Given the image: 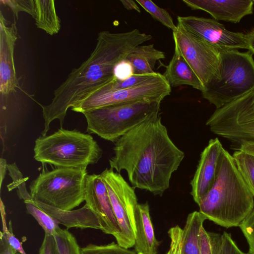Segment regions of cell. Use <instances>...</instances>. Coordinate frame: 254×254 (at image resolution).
<instances>
[{"instance_id": "6da1fadb", "label": "cell", "mask_w": 254, "mask_h": 254, "mask_svg": "<svg viewBox=\"0 0 254 254\" xmlns=\"http://www.w3.org/2000/svg\"><path fill=\"white\" fill-rule=\"evenodd\" d=\"M110 168L126 171L133 188L162 196L173 173L185 157L169 136L159 112L136 126L115 142Z\"/></svg>"}, {"instance_id": "7a4b0ae2", "label": "cell", "mask_w": 254, "mask_h": 254, "mask_svg": "<svg viewBox=\"0 0 254 254\" xmlns=\"http://www.w3.org/2000/svg\"><path fill=\"white\" fill-rule=\"evenodd\" d=\"M150 34L134 29L124 32L100 31L94 49L88 58L74 68L54 92L48 105H40L44 119L42 136H46L54 120L62 128L68 109L115 79L117 64L125 60L136 46L151 40Z\"/></svg>"}, {"instance_id": "3957f363", "label": "cell", "mask_w": 254, "mask_h": 254, "mask_svg": "<svg viewBox=\"0 0 254 254\" xmlns=\"http://www.w3.org/2000/svg\"><path fill=\"white\" fill-rule=\"evenodd\" d=\"M198 205L207 219L226 228L239 226L254 209V196L224 148L214 183Z\"/></svg>"}, {"instance_id": "277c9868", "label": "cell", "mask_w": 254, "mask_h": 254, "mask_svg": "<svg viewBox=\"0 0 254 254\" xmlns=\"http://www.w3.org/2000/svg\"><path fill=\"white\" fill-rule=\"evenodd\" d=\"M34 152L36 161L56 168H87L97 163L103 154L89 134L63 128L37 138Z\"/></svg>"}, {"instance_id": "5b68a950", "label": "cell", "mask_w": 254, "mask_h": 254, "mask_svg": "<svg viewBox=\"0 0 254 254\" xmlns=\"http://www.w3.org/2000/svg\"><path fill=\"white\" fill-rule=\"evenodd\" d=\"M254 90V60L249 51H221L216 72L201 91L219 109Z\"/></svg>"}, {"instance_id": "8992f818", "label": "cell", "mask_w": 254, "mask_h": 254, "mask_svg": "<svg viewBox=\"0 0 254 254\" xmlns=\"http://www.w3.org/2000/svg\"><path fill=\"white\" fill-rule=\"evenodd\" d=\"M87 168H56L43 171L30 183L32 198L64 210L85 201Z\"/></svg>"}, {"instance_id": "52a82bcc", "label": "cell", "mask_w": 254, "mask_h": 254, "mask_svg": "<svg viewBox=\"0 0 254 254\" xmlns=\"http://www.w3.org/2000/svg\"><path fill=\"white\" fill-rule=\"evenodd\" d=\"M160 102L140 101L104 107L83 114L87 131L115 142L132 128L160 112Z\"/></svg>"}, {"instance_id": "ba28073f", "label": "cell", "mask_w": 254, "mask_h": 254, "mask_svg": "<svg viewBox=\"0 0 254 254\" xmlns=\"http://www.w3.org/2000/svg\"><path fill=\"white\" fill-rule=\"evenodd\" d=\"M171 87L164 75L156 72L147 81L136 86L111 91L97 90L76 103L71 110L83 114L96 109L140 101H161L170 94Z\"/></svg>"}, {"instance_id": "9c48e42d", "label": "cell", "mask_w": 254, "mask_h": 254, "mask_svg": "<svg viewBox=\"0 0 254 254\" xmlns=\"http://www.w3.org/2000/svg\"><path fill=\"white\" fill-rule=\"evenodd\" d=\"M254 91L216 109L206 123L210 131L238 145L254 140Z\"/></svg>"}, {"instance_id": "30bf717a", "label": "cell", "mask_w": 254, "mask_h": 254, "mask_svg": "<svg viewBox=\"0 0 254 254\" xmlns=\"http://www.w3.org/2000/svg\"><path fill=\"white\" fill-rule=\"evenodd\" d=\"M100 175L121 229L120 236L116 240L117 244L127 249L130 248L135 244V213L138 204L134 188L112 169L106 168Z\"/></svg>"}, {"instance_id": "8fae6325", "label": "cell", "mask_w": 254, "mask_h": 254, "mask_svg": "<svg viewBox=\"0 0 254 254\" xmlns=\"http://www.w3.org/2000/svg\"><path fill=\"white\" fill-rule=\"evenodd\" d=\"M173 37L175 50L186 61L204 87L217 71L221 51L178 24Z\"/></svg>"}, {"instance_id": "7c38bea8", "label": "cell", "mask_w": 254, "mask_h": 254, "mask_svg": "<svg viewBox=\"0 0 254 254\" xmlns=\"http://www.w3.org/2000/svg\"><path fill=\"white\" fill-rule=\"evenodd\" d=\"M178 25L221 51L247 49L246 34L227 30L214 19L195 16L177 17Z\"/></svg>"}, {"instance_id": "4fadbf2b", "label": "cell", "mask_w": 254, "mask_h": 254, "mask_svg": "<svg viewBox=\"0 0 254 254\" xmlns=\"http://www.w3.org/2000/svg\"><path fill=\"white\" fill-rule=\"evenodd\" d=\"M26 178L23 177L15 179L12 183L13 189H17V194L24 202L33 204L52 217L57 222L65 226L67 229L77 228L80 229L93 228L102 231L103 227L97 215L86 204L76 210H64L55 208L33 199L27 190Z\"/></svg>"}, {"instance_id": "5bb4252c", "label": "cell", "mask_w": 254, "mask_h": 254, "mask_svg": "<svg viewBox=\"0 0 254 254\" xmlns=\"http://www.w3.org/2000/svg\"><path fill=\"white\" fill-rule=\"evenodd\" d=\"M85 201L100 219L102 232L113 235L117 240L121 229L114 214L108 192L101 175H87Z\"/></svg>"}, {"instance_id": "9a60e30c", "label": "cell", "mask_w": 254, "mask_h": 254, "mask_svg": "<svg viewBox=\"0 0 254 254\" xmlns=\"http://www.w3.org/2000/svg\"><path fill=\"white\" fill-rule=\"evenodd\" d=\"M223 148L220 140L216 137L210 139L201 153L196 170L190 182V194L197 204L214 183Z\"/></svg>"}, {"instance_id": "2e32d148", "label": "cell", "mask_w": 254, "mask_h": 254, "mask_svg": "<svg viewBox=\"0 0 254 254\" xmlns=\"http://www.w3.org/2000/svg\"><path fill=\"white\" fill-rule=\"evenodd\" d=\"M0 14V92L6 95L15 90L17 78L14 63V49L17 39L15 23L7 25Z\"/></svg>"}, {"instance_id": "e0dca14e", "label": "cell", "mask_w": 254, "mask_h": 254, "mask_svg": "<svg viewBox=\"0 0 254 254\" xmlns=\"http://www.w3.org/2000/svg\"><path fill=\"white\" fill-rule=\"evenodd\" d=\"M183 2L192 10L208 13L217 21L239 23L254 11L252 0H183Z\"/></svg>"}, {"instance_id": "ac0fdd59", "label": "cell", "mask_w": 254, "mask_h": 254, "mask_svg": "<svg viewBox=\"0 0 254 254\" xmlns=\"http://www.w3.org/2000/svg\"><path fill=\"white\" fill-rule=\"evenodd\" d=\"M135 251L137 254H157L159 242L155 236L147 202L138 204L135 213Z\"/></svg>"}, {"instance_id": "d6986e66", "label": "cell", "mask_w": 254, "mask_h": 254, "mask_svg": "<svg viewBox=\"0 0 254 254\" xmlns=\"http://www.w3.org/2000/svg\"><path fill=\"white\" fill-rule=\"evenodd\" d=\"M172 87L189 85L202 91L204 87L192 69L176 50L163 74Z\"/></svg>"}, {"instance_id": "ffe728a7", "label": "cell", "mask_w": 254, "mask_h": 254, "mask_svg": "<svg viewBox=\"0 0 254 254\" xmlns=\"http://www.w3.org/2000/svg\"><path fill=\"white\" fill-rule=\"evenodd\" d=\"M165 58V54L156 49L153 44L139 45L127 55L126 60L132 64L134 74H152L156 62Z\"/></svg>"}, {"instance_id": "44dd1931", "label": "cell", "mask_w": 254, "mask_h": 254, "mask_svg": "<svg viewBox=\"0 0 254 254\" xmlns=\"http://www.w3.org/2000/svg\"><path fill=\"white\" fill-rule=\"evenodd\" d=\"M32 16L37 27L50 35L58 33L61 29L54 0H33Z\"/></svg>"}, {"instance_id": "7402d4cb", "label": "cell", "mask_w": 254, "mask_h": 254, "mask_svg": "<svg viewBox=\"0 0 254 254\" xmlns=\"http://www.w3.org/2000/svg\"><path fill=\"white\" fill-rule=\"evenodd\" d=\"M232 157L238 171L254 196V140L241 142Z\"/></svg>"}, {"instance_id": "603a6c76", "label": "cell", "mask_w": 254, "mask_h": 254, "mask_svg": "<svg viewBox=\"0 0 254 254\" xmlns=\"http://www.w3.org/2000/svg\"><path fill=\"white\" fill-rule=\"evenodd\" d=\"M206 219L199 211L188 215L183 229L182 254H200V232Z\"/></svg>"}, {"instance_id": "cb8c5ba5", "label": "cell", "mask_w": 254, "mask_h": 254, "mask_svg": "<svg viewBox=\"0 0 254 254\" xmlns=\"http://www.w3.org/2000/svg\"><path fill=\"white\" fill-rule=\"evenodd\" d=\"M53 237L56 254H81L76 238L67 229L59 227Z\"/></svg>"}, {"instance_id": "d4e9b609", "label": "cell", "mask_w": 254, "mask_h": 254, "mask_svg": "<svg viewBox=\"0 0 254 254\" xmlns=\"http://www.w3.org/2000/svg\"><path fill=\"white\" fill-rule=\"evenodd\" d=\"M27 212L32 215L45 231V234L52 235L60 227L59 223L52 217L33 204L24 202Z\"/></svg>"}, {"instance_id": "484cf974", "label": "cell", "mask_w": 254, "mask_h": 254, "mask_svg": "<svg viewBox=\"0 0 254 254\" xmlns=\"http://www.w3.org/2000/svg\"><path fill=\"white\" fill-rule=\"evenodd\" d=\"M136 1L149 13L151 16L167 28L175 31L177 26L173 20L165 9L162 8L150 0H136Z\"/></svg>"}, {"instance_id": "4316f807", "label": "cell", "mask_w": 254, "mask_h": 254, "mask_svg": "<svg viewBox=\"0 0 254 254\" xmlns=\"http://www.w3.org/2000/svg\"><path fill=\"white\" fill-rule=\"evenodd\" d=\"M221 235L207 231L203 227L199 236L200 254H220Z\"/></svg>"}, {"instance_id": "83f0119b", "label": "cell", "mask_w": 254, "mask_h": 254, "mask_svg": "<svg viewBox=\"0 0 254 254\" xmlns=\"http://www.w3.org/2000/svg\"><path fill=\"white\" fill-rule=\"evenodd\" d=\"M156 73V72L152 74H133L124 80H118L115 78L98 90L111 91L130 88L147 81L153 77Z\"/></svg>"}, {"instance_id": "f1b7e54d", "label": "cell", "mask_w": 254, "mask_h": 254, "mask_svg": "<svg viewBox=\"0 0 254 254\" xmlns=\"http://www.w3.org/2000/svg\"><path fill=\"white\" fill-rule=\"evenodd\" d=\"M81 254H137L135 251L124 248L114 242L103 245L89 244L81 248Z\"/></svg>"}, {"instance_id": "f546056e", "label": "cell", "mask_w": 254, "mask_h": 254, "mask_svg": "<svg viewBox=\"0 0 254 254\" xmlns=\"http://www.w3.org/2000/svg\"><path fill=\"white\" fill-rule=\"evenodd\" d=\"M249 246L248 254H254V209L239 226Z\"/></svg>"}, {"instance_id": "4dcf8cb0", "label": "cell", "mask_w": 254, "mask_h": 254, "mask_svg": "<svg viewBox=\"0 0 254 254\" xmlns=\"http://www.w3.org/2000/svg\"><path fill=\"white\" fill-rule=\"evenodd\" d=\"M0 211L2 225V232L4 233L9 245L20 254H26L24 251L21 243L13 235L10 222L9 227L7 228L5 220L4 206L0 199Z\"/></svg>"}, {"instance_id": "1f68e13d", "label": "cell", "mask_w": 254, "mask_h": 254, "mask_svg": "<svg viewBox=\"0 0 254 254\" xmlns=\"http://www.w3.org/2000/svg\"><path fill=\"white\" fill-rule=\"evenodd\" d=\"M168 233L170 239V244L166 254H182L183 229L177 225L171 227Z\"/></svg>"}, {"instance_id": "d6a6232c", "label": "cell", "mask_w": 254, "mask_h": 254, "mask_svg": "<svg viewBox=\"0 0 254 254\" xmlns=\"http://www.w3.org/2000/svg\"><path fill=\"white\" fill-rule=\"evenodd\" d=\"M0 1L9 7L16 16L20 11L27 12L31 16L33 14V0H8Z\"/></svg>"}, {"instance_id": "836d02e7", "label": "cell", "mask_w": 254, "mask_h": 254, "mask_svg": "<svg viewBox=\"0 0 254 254\" xmlns=\"http://www.w3.org/2000/svg\"><path fill=\"white\" fill-rule=\"evenodd\" d=\"M221 238L220 254H248L238 248L230 234L224 232L221 235Z\"/></svg>"}, {"instance_id": "e575fe53", "label": "cell", "mask_w": 254, "mask_h": 254, "mask_svg": "<svg viewBox=\"0 0 254 254\" xmlns=\"http://www.w3.org/2000/svg\"><path fill=\"white\" fill-rule=\"evenodd\" d=\"M133 74V66L126 59L118 63L115 67L114 75L116 79L124 80Z\"/></svg>"}, {"instance_id": "d590c367", "label": "cell", "mask_w": 254, "mask_h": 254, "mask_svg": "<svg viewBox=\"0 0 254 254\" xmlns=\"http://www.w3.org/2000/svg\"><path fill=\"white\" fill-rule=\"evenodd\" d=\"M39 253L40 254H56L53 236L45 234Z\"/></svg>"}, {"instance_id": "8d00e7d4", "label": "cell", "mask_w": 254, "mask_h": 254, "mask_svg": "<svg viewBox=\"0 0 254 254\" xmlns=\"http://www.w3.org/2000/svg\"><path fill=\"white\" fill-rule=\"evenodd\" d=\"M8 243L4 233L0 232V254H19Z\"/></svg>"}, {"instance_id": "74e56055", "label": "cell", "mask_w": 254, "mask_h": 254, "mask_svg": "<svg viewBox=\"0 0 254 254\" xmlns=\"http://www.w3.org/2000/svg\"><path fill=\"white\" fill-rule=\"evenodd\" d=\"M247 49L253 55H254V28L249 33L246 34Z\"/></svg>"}, {"instance_id": "f35d334b", "label": "cell", "mask_w": 254, "mask_h": 254, "mask_svg": "<svg viewBox=\"0 0 254 254\" xmlns=\"http://www.w3.org/2000/svg\"><path fill=\"white\" fill-rule=\"evenodd\" d=\"M120 2L126 9L128 10H134L139 13L140 12V9L139 7L134 0H120Z\"/></svg>"}, {"instance_id": "ab89813d", "label": "cell", "mask_w": 254, "mask_h": 254, "mask_svg": "<svg viewBox=\"0 0 254 254\" xmlns=\"http://www.w3.org/2000/svg\"><path fill=\"white\" fill-rule=\"evenodd\" d=\"M7 165L6 160L3 158H1L0 159V188L2 185L3 180L4 178L6 170H7Z\"/></svg>"}, {"instance_id": "60d3db41", "label": "cell", "mask_w": 254, "mask_h": 254, "mask_svg": "<svg viewBox=\"0 0 254 254\" xmlns=\"http://www.w3.org/2000/svg\"><path fill=\"white\" fill-rule=\"evenodd\" d=\"M252 104H253V108H254V94H253V98Z\"/></svg>"}, {"instance_id": "b9f144b4", "label": "cell", "mask_w": 254, "mask_h": 254, "mask_svg": "<svg viewBox=\"0 0 254 254\" xmlns=\"http://www.w3.org/2000/svg\"><path fill=\"white\" fill-rule=\"evenodd\" d=\"M253 2V3L254 4V0H252Z\"/></svg>"}, {"instance_id": "7bdbcfd3", "label": "cell", "mask_w": 254, "mask_h": 254, "mask_svg": "<svg viewBox=\"0 0 254 254\" xmlns=\"http://www.w3.org/2000/svg\"><path fill=\"white\" fill-rule=\"evenodd\" d=\"M141 254V253H139V254Z\"/></svg>"}, {"instance_id": "ee69618b", "label": "cell", "mask_w": 254, "mask_h": 254, "mask_svg": "<svg viewBox=\"0 0 254 254\" xmlns=\"http://www.w3.org/2000/svg\"><path fill=\"white\" fill-rule=\"evenodd\" d=\"M39 254H40L39 253Z\"/></svg>"}]
</instances>
